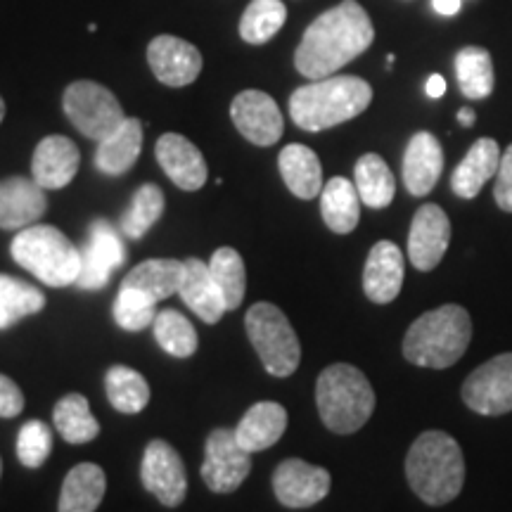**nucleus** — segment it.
I'll return each instance as SVG.
<instances>
[{
	"mask_svg": "<svg viewBox=\"0 0 512 512\" xmlns=\"http://www.w3.org/2000/svg\"><path fill=\"white\" fill-rule=\"evenodd\" d=\"M375 29L356 0H342L313 19L294 53V67L306 79H328L373 46Z\"/></svg>",
	"mask_w": 512,
	"mask_h": 512,
	"instance_id": "1",
	"label": "nucleus"
},
{
	"mask_svg": "<svg viewBox=\"0 0 512 512\" xmlns=\"http://www.w3.org/2000/svg\"><path fill=\"white\" fill-rule=\"evenodd\" d=\"M406 477L422 503H451L465 484L463 448L446 432L420 434L406 456Z\"/></svg>",
	"mask_w": 512,
	"mask_h": 512,
	"instance_id": "2",
	"label": "nucleus"
},
{
	"mask_svg": "<svg viewBox=\"0 0 512 512\" xmlns=\"http://www.w3.org/2000/svg\"><path fill=\"white\" fill-rule=\"evenodd\" d=\"M373 88L358 76H328L297 88L290 98V117L304 131L318 133L356 119L368 110Z\"/></svg>",
	"mask_w": 512,
	"mask_h": 512,
	"instance_id": "3",
	"label": "nucleus"
},
{
	"mask_svg": "<svg viewBox=\"0 0 512 512\" xmlns=\"http://www.w3.org/2000/svg\"><path fill=\"white\" fill-rule=\"evenodd\" d=\"M472 342V318L460 304L422 313L403 337V356L420 368L444 370L465 356Z\"/></svg>",
	"mask_w": 512,
	"mask_h": 512,
	"instance_id": "4",
	"label": "nucleus"
},
{
	"mask_svg": "<svg viewBox=\"0 0 512 512\" xmlns=\"http://www.w3.org/2000/svg\"><path fill=\"white\" fill-rule=\"evenodd\" d=\"M316 403L320 420L330 432L354 434L375 411L373 384L349 363H335L318 377Z\"/></svg>",
	"mask_w": 512,
	"mask_h": 512,
	"instance_id": "5",
	"label": "nucleus"
},
{
	"mask_svg": "<svg viewBox=\"0 0 512 512\" xmlns=\"http://www.w3.org/2000/svg\"><path fill=\"white\" fill-rule=\"evenodd\" d=\"M10 254L19 266L50 287H69L79 280L81 249L55 226L34 223L22 228L12 240Z\"/></svg>",
	"mask_w": 512,
	"mask_h": 512,
	"instance_id": "6",
	"label": "nucleus"
},
{
	"mask_svg": "<svg viewBox=\"0 0 512 512\" xmlns=\"http://www.w3.org/2000/svg\"><path fill=\"white\" fill-rule=\"evenodd\" d=\"M247 335L273 377H290L302 361V344L290 320L275 304L259 302L247 311Z\"/></svg>",
	"mask_w": 512,
	"mask_h": 512,
	"instance_id": "7",
	"label": "nucleus"
},
{
	"mask_svg": "<svg viewBox=\"0 0 512 512\" xmlns=\"http://www.w3.org/2000/svg\"><path fill=\"white\" fill-rule=\"evenodd\" d=\"M62 105L76 131L98 143L117 131L126 119L114 93L95 81H74L64 91Z\"/></svg>",
	"mask_w": 512,
	"mask_h": 512,
	"instance_id": "8",
	"label": "nucleus"
},
{
	"mask_svg": "<svg viewBox=\"0 0 512 512\" xmlns=\"http://www.w3.org/2000/svg\"><path fill=\"white\" fill-rule=\"evenodd\" d=\"M463 401L479 415H505L512 411V354H501L486 361L467 375Z\"/></svg>",
	"mask_w": 512,
	"mask_h": 512,
	"instance_id": "9",
	"label": "nucleus"
},
{
	"mask_svg": "<svg viewBox=\"0 0 512 512\" xmlns=\"http://www.w3.org/2000/svg\"><path fill=\"white\" fill-rule=\"evenodd\" d=\"M121 230L110 221L98 219L88 228L86 247L81 249V273L76 287L81 290H102L110 283L112 273L126 264V245Z\"/></svg>",
	"mask_w": 512,
	"mask_h": 512,
	"instance_id": "10",
	"label": "nucleus"
},
{
	"mask_svg": "<svg viewBox=\"0 0 512 512\" xmlns=\"http://www.w3.org/2000/svg\"><path fill=\"white\" fill-rule=\"evenodd\" d=\"M252 472V453L235 439V430H214L207 439L202 479L214 494H233Z\"/></svg>",
	"mask_w": 512,
	"mask_h": 512,
	"instance_id": "11",
	"label": "nucleus"
},
{
	"mask_svg": "<svg viewBox=\"0 0 512 512\" xmlns=\"http://www.w3.org/2000/svg\"><path fill=\"white\" fill-rule=\"evenodd\" d=\"M143 486L166 508H176L188 494V475L178 451L162 439L150 441L140 465Z\"/></svg>",
	"mask_w": 512,
	"mask_h": 512,
	"instance_id": "12",
	"label": "nucleus"
},
{
	"mask_svg": "<svg viewBox=\"0 0 512 512\" xmlns=\"http://www.w3.org/2000/svg\"><path fill=\"white\" fill-rule=\"evenodd\" d=\"M330 486L332 477L325 467L309 465L299 458L283 460L273 472L275 498L285 508H311L330 494Z\"/></svg>",
	"mask_w": 512,
	"mask_h": 512,
	"instance_id": "13",
	"label": "nucleus"
},
{
	"mask_svg": "<svg viewBox=\"0 0 512 512\" xmlns=\"http://www.w3.org/2000/svg\"><path fill=\"white\" fill-rule=\"evenodd\" d=\"M230 119L249 143L271 147L285 131V119L271 95L264 91H242L230 105Z\"/></svg>",
	"mask_w": 512,
	"mask_h": 512,
	"instance_id": "14",
	"label": "nucleus"
},
{
	"mask_svg": "<svg viewBox=\"0 0 512 512\" xmlns=\"http://www.w3.org/2000/svg\"><path fill=\"white\" fill-rule=\"evenodd\" d=\"M451 242V221L439 204H422L408 233V259L418 271H434Z\"/></svg>",
	"mask_w": 512,
	"mask_h": 512,
	"instance_id": "15",
	"label": "nucleus"
},
{
	"mask_svg": "<svg viewBox=\"0 0 512 512\" xmlns=\"http://www.w3.org/2000/svg\"><path fill=\"white\" fill-rule=\"evenodd\" d=\"M147 62L157 81L171 88L190 86L200 76L204 64L202 53L192 43L169 34L152 38L147 46Z\"/></svg>",
	"mask_w": 512,
	"mask_h": 512,
	"instance_id": "16",
	"label": "nucleus"
},
{
	"mask_svg": "<svg viewBox=\"0 0 512 512\" xmlns=\"http://www.w3.org/2000/svg\"><path fill=\"white\" fill-rule=\"evenodd\" d=\"M155 155L159 166L164 169V174L181 190L195 192L207 183L209 169L202 152L188 138H183L181 133H164L157 140Z\"/></svg>",
	"mask_w": 512,
	"mask_h": 512,
	"instance_id": "17",
	"label": "nucleus"
},
{
	"mask_svg": "<svg viewBox=\"0 0 512 512\" xmlns=\"http://www.w3.org/2000/svg\"><path fill=\"white\" fill-rule=\"evenodd\" d=\"M46 190L34 178L12 176L0 181V228L22 230L46 214Z\"/></svg>",
	"mask_w": 512,
	"mask_h": 512,
	"instance_id": "18",
	"label": "nucleus"
},
{
	"mask_svg": "<svg viewBox=\"0 0 512 512\" xmlns=\"http://www.w3.org/2000/svg\"><path fill=\"white\" fill-rule=\"evenodd\" d=\"M81 155L74 140L64 136H48L36 145L31 159V178L43 190H60L74 181Z\"/></svg>",
	"mask_w": 512,
	"mask_h": 512,
	"instance_id": "19",
	"label": "nucleus"
},
{
	"mask_svg": "<svg viewBox=\"0 0 512 512\" xmlns=\"http://www.w3.org/2000/svg\"><path fill=\"white\" fill-rule=\"evenodd\" d=\"M403 285V252L394 242L382 240L370 249L363 268V292L370 302L392 304Z\"/></svg>",
	"mask_w": 512,
	"mask_h": 512,
	"instance_id": "20",
	"label": "nucleus"
},
{
	"mask_svg": "<svg viewBox=\"0 0 512 512\" xmlns=\"http://www.w3.org/2000/svg\"><path fill=\"white\" fill-rule=\"evenodd\" d=\"M444 171V150L432 133L420 131L411 138L403 155V183L415 197L427 195L439 183Z\"/></svg>",
	"mask_w": 512,
	"mask_h": 512,
	"instance_id": "21",
	"label": "nucleus"
},
{
	"mask_svg": "<svg viewBox=\"0 0 512 512\" xmlns=\"http://www.w3.org/2000/svg\"><path fill=\"white\" fill-rule=\"evenodd\" d=\"M501 147L494 138H479L467 150L463 162L456 166L451 176V188L463 200H475L486 183L498 174L501 166Z\"/></svg>",
	"mask_w": 512,
	"mask_h": 512,
	"instance_id": "22",
	"label": "nucleus"
},
{
	"mask_svg": "<svg viewBox=\"0 0 512 512\" xmlns=\"http://www.w3.org/2000/svg\"><path fill=\"white\" fill-rule=\"evenodd\" d=\"M287 430V411L275 401H259L242 415L235 439L247 453H259L278 444Z\"/></svg>",
	"mask_w": 512,
	"mask_h": 512,
	"instance_id": "23",
	"label": "nucleus"
},
{
	"mask_svg": "<svg viewBox=\"0 0 512 512\" xmlns=\"http://www.w3.org/2000/svg\"><path fill=\"white\" fill-rule=\"evenodd\" d=\"M178 294L183 297L185 306L209 325L219 323L223 313L228 311L223 292L216 285V280L211 278L209 264H202L200 259L185 261V278Z\"/></svg>",
	"mask_w": 512,
	"mask_h": 512,
	"instance_id": "24",
	"label": "nucleus"
},
{
	"mask_svg": "<svg viewBox=\"0 0 512 512\" xmlns=\"http://www.w3.org/2000/svg\"><path fill=\"white\" fill-rule=\"evenodd\" d=\"M143 147V124L140 119L126 117L117 131L102 138L95 150V166L105 176H121L133 169Z\"/></svg>",
	"mask_w": 512,
	"mask_h": 512,
	"instance_id": "25",
	"label": "nucleus"
},
{
	"mask_svg": "<svg viewBox=\"0 0 512 512\" xmlns=\"http://www.w3.org/2000/svg\"><path fill=\"white\" fill-rule=\"evenodd\" d=\"M278 166L285 185L299 200H313L323 192V166L311 147L297 143L283 147Z\"/></svg>",
	"mask_w": 512,
	"mask_h": 512,
	"instance_id": "26",
	"label": "nucleus"
},
{
	"mask_svg": "<svg viewBox=\"0 0 512 512\" xmlns=\"http://www.w3.org/2000/svg\"><path fill=\"white\" fill-rule=\"evenodd\" d=\"M107 477L100 465L81 463L69 470L60 491L57 512H95L105 498Z\"/></svg>",
	"mask_w": 512,
	"mask_h": 512,
	"instance_id": "27",
	"label": "nucleus"
},
{
	"mask_svg": "<svg viewBox=\"0 0 512 512\" xmlns=\"http://www.w3.org/2000/svg\"><path fill=\"white\" fill-rule=\"evenodd\" d=\"M320 214L332 233H351L361 221V195H358L356 183L342 176L330 178L320 192Z\"/></svg>",
	"mask_w": 512,
	"mask_h": 512,
	"instance_id": "28",
	"label": "nucleus"
},
{
	"mask_svg": "<svg viewBox=\"0 0 512 512\" xmlns=\"http://www.w3.org/2000/svg\"><path fill=\"white\" fill-rule=\"evenodd\" d=\"M185 278V261L178 259H147L126 275V287H136L155 302H164L171 294L181 292Z\"/></svg>",
	"mask_w": 512,
	"mask_h": 512,
	"instance_id": "29",
	"label": "nucleus"
},
{
	"mask_svg": "<svg viewBox=\"0 0 512 512\" xmlns=\"http://www.w3.org/2000/svg\"><path fill=\"white\" fill-rule=\"evenodd\" d=\"M456 76L460 93L470 100H484L494 93V60L489 50L467 46L456 55Z\"/></svg>",
	"mask_w": 512,
	"mask_h": 512,
	"instance_id": "30",
	"label": "nucleus"
},
{
	"mask_svg": "<svg viewBox=\"0 0 512 512\" xmlns=\"http://www.w3.org/2000/svg\"><path fill=\"white\" fill-rule=\"evenodd\" d=\"M356 190L361 195V202L370 209H384L394 200L396 183L387 162L380 155H363L356 162Z\"/></svg>",
	"mask_w": 512,
	"mask_h": 512,
	"instance_id": "31",
	"label": "nucleus"
},
{
	"mask_svg": "<svg viewBox=\"0 0 512 512\" xmlns=\"http://www.w3.org/2000/svg\"><path fill=\"white\" fill-rule=\"evenodd\" d=\"M53 422L69 444H86L100 434V422L93 418L88 399L81 394L62 396L53 411Z\"/></svg>",
	"mask_w": 512,
	"mask_h": 512,
	"instance_id": "32",
	"label": "nucleus"
},
{
	"mask_svg": "<svg viewBox=\"0 0 512 512\" xmlns=\"http://www.w3.org/2000/svg\"><path fill=\"white\" fill-rule=\"evenodd\" d=\"M46 306V294L34 285L0 273V330H8L22 318L34 316Z\"/></svg>",
	"mask_w": 512,
	"mask_h": 512,
	"instance_id": "33",
	"label": "nucleus"
},
{
	"mask_svg": "<svg viewBox=\"0 0 512 512\" xmlns=\"http://www.w3.org/2000/svg\"><path fill=\"white\" fill-rule=\"evenodd\" d=\"M107 399L119 413L136 415L150 403V384L138 370L128 366H114L105 377Z\"/></svg>",
	"mask_w": 512,
	"mask_h": 512,
	"instance_id": "34",
	"label": "nucleus"
},
{
	"mask_svg": "<svg viewBox=\"0 0 512 512\" xmlns=\"http://www.w3.org/2000/svg\"><path fill=\"white\" fill-rule=\"evenodd\" d=\"M164 207L166 200L164 192L159 190V185H140L136 195H133L131 207L124 211V216H121V233H124L128 240H140L145 233H150V228L159 221V216L164 214Z\"/></svg>",
	"mask_w": 512,
	"mask_h": 512,
	"instance_id": "35",
	"label": "nucleus"
},
{
	"mask_svg": "<svg viewBox=\"0 0 512 512\" xmlns=\"http://www.w3.org/2000/svg\"><path fill=\"white\" fill-rule=\"evenodd\" d=\"M209 271L211 278L216 280V285L223 292L228 311L240 309L247 290V271L240 252H235L233 247H219L211 254Z\"/></svg>",
	"mask_w": 512,
	"mask_h": 512,
	"instance_id": "36",
	"label": "nucleus"
},
{
	"mask_svg": "<svg viewBox=\"0 0 512 512\" xmlns=\"http://www.w3.org/2000/svg\"><path fill=\"white\" fill-rule=\"evenodd\" d=\"M287 8L280 0H252L240 19V36L252 46H264L283 29Z\"/></svg>",
	"mask_w": 512,
	"mask_h": 512,
	"instance_id": "37",
	"label": "nucleus"
},
{
	"mask_svg": "<svg viewBox=\"0 0 512 512\" xmlns=\"http://www.w3.org/2000/svg\"><path fill=\"white\" fill-rule=\"evenodd\" d=\"M155 339L166 354L176 358H188L197 351V332L183 313L164 309L155 318Z\"/></svg>",
	"mask_w": 512,
	"mask_h": 512,
	"instance_id": "38",
	"label": "nucleus"
},
{
	"mask_svg": "<svg viewBox=\"0 0 512 512\" xmlns=\"http://www.w3.org/2000/svg\"><path fill=\"white\" fill-rule=\"evenodd\" d=\"M155 304V299L147 297L145 292L136 290V287L121 285L117 302H114V320H117L119 328H124L128 332H140L150 328V325H155Z\"/></svg>",
	"mask_w": 512,
	"mask_h": 512,
	"instance_id": "39",
	"label": "nucleus"
},
{
	"mask_svg": "<svg viewBox=\"0 0 512 512\" xmlns=\"http://www.w3.org/2000/svg\"><path fill=\"white\" fill-rule=\"evenodd\" d=\"M53 451V434L43 420L24 422L17 434V458L24 467H41Z\"/></svg>",
	"mask_w": 512,
	"mask_h": 512,
	"instance_id": "40",
	"label": "nucleus"
},
{
	"mask_svg": "<svg viewBox=\"0 0 512 512\" xmlns=\"http://www.w3.org/2000/svg\"><path fill=\"white\" fill-rule=\"evenodd\" d=\"M496 204L503 211L512 214V145L501 155V166L496 174V188H494Z\"/></svg>",
	"mask_w": 512,
	"mask_h": 512,
	"instance_id": "41",
	"label": "nucleus"
},
{
	"mask_svg": "<svg viewBox=\"0 0 512 512\" xmlns=\"http://www.w3.org/2000/svg\"><path fill=\"white\" fill-rule=\"evenodd\" d=\"M24 411V394L8 375H0V418H17Z\"/></svg>",
	"mask_w": 512,
	"mask_h": 512,
	"instance_id": "42",
	"label": "nucleus"
},
{
	"mask_svg": "<svg viewBox=\"0 0 512 512\" xmlns=\"http://www.w3.org/2000/svg\"><path fill=\"white\" fill-rule=\"evenodd\" d=\"M444 93H446V81H444V76L432 74L430 81H427V95H430L432 100H439Z\"/></svg>",
	"mask_w": 512,
	"mask_h": 512,
	"instance_id": "43",
	"label": "nucleus"
},
{
	"mask_svg": "<svg viewBox=\"0 0 512 512\" xmlns=\"http://www.w3.org/2000/svg\"><path fill=\"white\" fill-rule=\"evenodd\" d=\"M432 8L444 17H453L458 15L460 10V0H432Z\"/></svg>",
	"mask_w": 512,
	"mask_h": 512,
	"instance_id": "44",
	"label": "nucleus"
},
{
	"mask_svg": "<svg viewBox=\"0 0 512 512\" xmlns=\"http://www.w3.org/2000/svg\"><path fill=\"white\" fill-rule=\"evenodd\" d=\"M458 121L463 126H475V121H477V114L470 110V107H463V110L458 112Z\"/></svg>",
	"mask_w": 512,
	"mask_h": 512,
	"instance_id": "45",
	"label": "nucleus"
},
{
	"mask_svg": "<svg viewBox=\"0 0 512 512\" xmlns=\"http://www.w3.org/2000/svg\"><path fill=\"white\" fill-rule=\"evenodd\" d=\"M3 119H5V102L0 98V124H3Z\"/></svg>",
	"mask_w": 512,
	"mask_h": 512,
	"instance_id": "46",
	"label": "nucleus"
},
{
	"mask_svg": "<svg viewBox=\"0 0 512 512\" xmlns=\"http://www.w3.org/2000/svg\"><path fill=\"white\" fill-rule=\"evenodd\" d=\"M0 475H3V460H0Z\"/></svg>",
	"mask_w": 512,
	"mask_h": 512,
	"instance_id": "47",
	"label": "nucleus"
}]
</instances>
